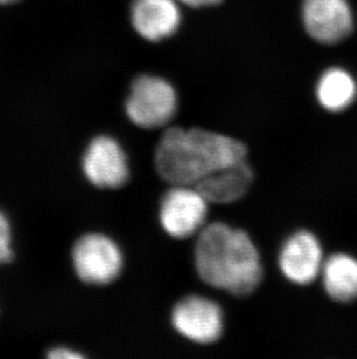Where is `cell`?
Returning <instances> with one entry per match:
<instances>
[{
    "mask_svg": "<svg viewBox=\"0 0 357 359\" xmlns=\"http://www.w3.org/2000/svg\"><path fill=\"white\" fill-rule=\"evenodd\" d=\"M12 250V228L5 213L0 210V264H6L13 259Z\"/></svg>",
    "mask_w": 357,
    "mask_h": 359,
    "instance_id": "obj_14",
    "label": "cell"
},
{
    "mask_svg": "<svg viewBox=\"0 0 357 359\" xmlns=\"http://www.w3.org/2000/svg\"><path fill=\"white\" fill-rule=\"evenodd\" d=\"M247 148L231 136L206 129L172 127L155 150V169L178 187H195L210 173L246 161Z\"/></svg>",
    "mask_w": 357,
    "mask_h": 359,
    "instance_id": "obj_1",
    "label": "cell"
},
{
    "mask_svg": "<svg viewBox=\"0 0 357 359\" xmlns=\"http://www.w3.org/2000/svg\"><path fill=\"white\" fill-rule=\"evenodd\" d=\"M17 0H0V5H6V4L14 3Z\"/></svg>",
    "mask_w": 357,
    "mask_h": 359,
    "instance_id": "obj_17",
    "label": "cell"
},
{
    "mask_svg": "<svg viewBox=\"0 0 357 359\" xmlns=\"http://www.w3.org/2000/svg\"><path fill=\"white\" fill-rule=\"evenodd\" d=\"M172 322L180 335L200 344L214 343L223 332L222 309L202 297H187L173 309Z\"/></svg>",
    "mask_w": 357,
    "mask_h": 359,
    "instance_id": "obj_7",
    "label": "cell"
},
{
    "mask_svg": "<svg viewBox=\"0 0 357 359\" xmlns=\"http://www.w3.org/2000/svg\"><path fill=\"white\" fill-rule=\"evenodd\" d=\"M48 358L51 359H81L84 356L81 353L74 351V350L69 349L65 346H57L54 349H50L47 353Z\"/></svg>",
    "mask_w": 357,
    "mask_h": 359,
    "instance_id": "obj_15",
    "label": "cell"
},
{
    "mask_svg": "<svg viewBox=\"0 0 357 359\" xmlns=\"http://www.w3.org/2000/svg\"><path fill=\"white\" fill-rule=\"evenodd\" d=\"M195 268L206 285L234 295L250 294L262 279L259 251L250 236L223 222L209 224L200 233Z\"/></svg>",
    "mask_w": 357,
    "mask_h": 359,
    "instance_id": "obj_2",
    "label": "cell"
},
{
    "mask_svg": "<svg viewBox=\"0 0 357 359\" xmlns=\"http://www.w3.org/2000/svg\"><path fill=\"white\" fill-rule=\"evenodd\" d=\"M356 93L354 79L344 69H328L318 81V102L330 112H341L348 109L356 98Z\"/></svg>",
    "mask_w": 357,
    "mask_h": 359,
    "instance_id": "obj_13",
    "label": "cell"
},
{
    "mask_svg": "<svg viewBox=\"0 0 357 359\" xmlns=\"http://www.w3.org/2000/svg\"><path fill=\"white\" fill-rule=\"evenodd\" d=\"M132 26L143 39L152 42L172 36L181 24L176 0H135L132 7Z\"/></svg>",
    "mask_w": 357,
    "mask_h": 359,
    "instance_id": "obj_10",
    "label": "cell"
},
{
    "mask_svg": "<svg viewBox=\"0 0 357 359\" xmlns=\"http://www.w3.org/2000/svg\"><path fill=\"white\" fill-rule=\"evenodd\" d=\"M83 171L94 187L118 189L128 182L127 155L116 140L111 136H97L84 154Z\"/></svg>",
    "mask_w": 357,
    "mask_h": 359,
    "instance_id": "obj_6",
    "label": "cell"
},
{
    "mask_svg": "<svg viewBox=\"0 0 357 359\" xmlns=\"http://www.w3.org/2000/svg\"><path fill=\"white\" fill-rule=\"evenodd\" d=\"M182 4H185L187 6L196 7H206L211 6V5H216V4L220 3L222 0H178Z\"/></svg>",
    "mask_w": 357,
    "mask_h": 359,
    "instance_id": "obj_16",
    "label": "cell"
},
{
    "mask_svg": "<svg viewBox=\"0 0 357 359\" xmlns=\"http://www.w3.org/2000/svg\"><path fill=\"white\" fill-rule=\"evenodd\" d=\"M323 287L330 298L339 302L357 299V259L347 254H335L323 262Z\"/></svg>",
    "mask_w": 357,
    "mask_h": 359,
    "instance_id": "obj_12",
    "label": "cell"
},
{
    "mask_svg": "<svg viewBox=\"0 0 357 359\" xmlns=\"http://www.w3.org/2000/svg\"><path fill=\"white\" fill-rule=\"evenodd\" d=\"M206 214L208 201L195 187L174 185L162 198L160 222L169 236L187 238L202 228Z\"/></svg>",
    "mask_w": 357,
    "mask_h": 359,
    "instance_id": "obj_5",
    "label": "cell"
},
{
    "mask_svg": "<svg viewBox=\"0 0 357 359\" xmlns=\"http://www.w3.org/2000/svg\"><path fill=\"white\" fill-rule=\"evenodd\" d=\"M302 14L307 34L319 43H337L354 26L347 0H304Z\"/></svg>",
    "mask_w": 357,
    "mask_h": 359,
    "instance_id": "obj_8",
    "label": "cell"
},
{
    "mask_svg": "<svg viewBox=\"0 0 357 359\" xmlns=\"http://www.w3.org/2000/svg\"><path fill=\"white\" fill-rule=\"evenodd\" d=\"M252 183V169L243 161L210 173L194 187L208 203H231L241 199Z\"/></svg>",
    "mask_w": 357,
    "mask_h": 359,
    "instance_id": "obj_11",
    "label": "cell"
},
{
    "mask_svg": "<svg viewBox=\"0 0 357 359\" xmlns=\"http://www.w3.org/2000/svg\"><path fill=\"white\" fill-rule=\"evenodd\" d=\"M323 249L317 238L309 231H300L286 241L282 248L281 270L295 284L309 285L323 270Z\"/></svg>",
    "mask_w": 357,
    "mask_h": 359,
    "instance_id": "obj_9",
    "label": "cell"
},
{
    "mask_svg": "<svg viewBox=\"0 0 357 359\" xmlns=\"http://www.w3.org/2000/svg\"><path fill=\"white\" fill-rule=\"evenodd\" d=\"M72 263L78 278L88 285L111 284L123 268V258L118 244L97 233L84 235L76 241Z\"/></svg>",
    "mask_w": 357,
    "mask_h": 359,
    "instance_id": "obj_4",
    "label": "cell"
},
{
    "mask_svg": "<svg viewBox=\"0 0 357 359\" xmlns=\"http://www.w3.org/2000/svg\"><path fill=\"white\" fill-rule=\"evenodd\" d=\"M176 109V90L157 76L142 75L136 79L125 102L129 119L142 128L164 127L174 118Z\"/></svg>",
    "mask_w": 357,
    "mask_h": 359,
    "instance_id": "obj_3",
    "label": "cell"
}]
</instances>
